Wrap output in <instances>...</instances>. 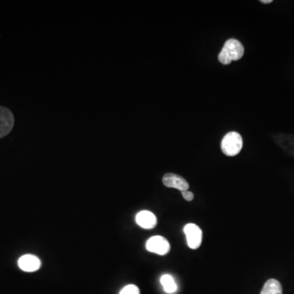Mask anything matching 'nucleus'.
Here are the masks:
<instances>
[{"mask_svg": "<svg viewBox=\"0 0 294 294\" xmlns=\"http://www.w3.org/2000/svg\"><path fill=\"white\" fill-rule=\"evenodd\" d=\"M163 184L166 187L174 188V189L179 190L181 192L188 191L190 185L186 180L181 176L177 174L169 173L163 177Z\"/></svg>", "mask_w": 294, "mask_h": 294, "instance_id": "6", "label": "nucleus"}, {"mask_svg": "<svg viewBox=\"0 0 294 294\" xmlns=\"http://www.w3.org/2000/svg\"><path fill=\"white\" fill-rule=\"evenodd\" d=\"M282 285L275 279L268 280L261 291V294H282Z\"/></svg>", "mask_w": 294, "mask_h": 294, "instance_id": "9", "label": "nucleus"}, {"mask_svg": "<svg viewBox=\"0 0 294 294\" xmlns=\"http://www.w3.org/2000/svg\"><path fill=\"white\" fill-rule=\"evenodd\" d=\"M14 125V116L6 107H0V138L8 135Z\"/></svg>", "mask_w": 294, "mask_h": 294, "instance_id": "5", "label": "nucleus"}, {"mask_svg": "<svg viewBox=\"0 0 294 294\" xmlns=\"http://www.w3.org/2000/svg\"><path fill=\"white\" fill-rule=\"evenodd\" d=\"M136 222L138 226L144 229H153L157 225V218L151 212L143 210L136 215Z\"/></svg>", "mask_w": 294, "mask_h": 294, "instance_id": "8", "label": "nucleus"}, {"mask_svg": "<svg viewBox=\"0 0 294 294\" xmlns=\"http://www.w3.org/2000/svg\"><path fill=\"white\" fill-rule=\"evenodd\" d=\"M243 148V138L240 133L230 132L226 133L221 142L222 153L226 156H236Z\"/></svg>", "mask_w": 294, "mask_h": 294, "instance_id": "2", "label": "nucleus"}, {"mask_svg": "<svg viewBox=\"0 0 294 294\" xmlns=\"http://www.w3.org/2000/svg\"><path fill=\"white\" fill-rule=\"evenodd\" d=\"M260 2L264 4H271L272 0H261Z\"/></svg>", "mask_w": 294, "mask_h": 294, "instance_id": "13", "label": "nucleus"}, {"mask_svg": "<svg viewBox=\"0 0 294 294\" xmlns=\"http://www.w3.org/2000/svg\"><path fill=\"white\" fill-rule=\"evenodd\" d=\"M181 196L186 201H192L194 199V194L192 192H189V191L181 192Z\"/></svg>", "mask_w": 294, "mask_h": 294, "instance_id": "12", "label": "nucleus"}, {"mask_svg": "<svg viewBox=\"0 0 294 294\" xmlns=\"http://www.w3.org/2000/svg\"><path fill=\"white\" fill-rule=\"evenodd\" d=\"M244 54V45L236 38L226 41L223 48L218 55V60L222 65H229L233 60H239Z\"/></svg>", "mask_w": 294, "mask_h": 294, "instance_id": "1", "label": "nucleus"}, {"mask_svg": "<svg viewBox=\"0 0 294 294\" xmlns=\"http://www.w3.org/2000/svg\"><path fill=\"white\" fill-rule=\"evenodd\" d=\"M119 294H140V290L138 287L134 284H129L127 286L122 288Z\"/></svg>", "mask_w": 294, "mask_h": 294, "instance_id": "11", "label": "nucleus"}, {"mask_svg": "<svg viewBox=\"0 0 294 294\" xmlns=\"http://www.w3.org/2000/svg\"><path fill=\"white\" fill-rule=\"evenodd\" d=\"M160 283L167 293H174L177 290V285L173 276L169 274L163 275L160 279Z\"/></svg>", "mask_w": 294, "mask_h": 294, "instance_id": "10", "label": "nucleus"}, {"mask_svg": "<svg viewBox=\"0 0 294 294\" xmlns=\"http://www.w3.org/2000/svg\"><path fill=\"white\" fill-rule=\"evenodd\" d=\"M18 266L23 271L34 272L41 267V261L32 254H27L19 258Z\"/></svg>", "mask_w": 294, "mask_h": 294, "instance_id": "7", "label": "nucleus"}, {"mask_svg": "<svg viewBox=\"0 0 294 294\" xmlns=\"http://www.w3.org/2000/svg\"><path fill=\"white\" fill-rule=\"evenodd\" d=\"M147 251L159 254V255H166L171 249L170 242L165 238L160 236H155L150 238L145 244Z\"/></svg>", "mask_w": 294, "mask_h": 294, "instance_id": "3", "label": "nucleus"}, {"mask_svg": "<svg viewBox=\"0 0 294 294\" xmlns=\"http://www.w3.org/2000/svg\"><path fill=\"white\" fill-rule=\"evenodd\" d=\"M184 233L186 236L188 247L192 249H197L200 248L203 238V232L197 225L189 223L184 227Z\"/></svg>", "mask_w": 294, "mask_h": 294, "instance_id": "4", "label": "nucleus"}]
</instances>
